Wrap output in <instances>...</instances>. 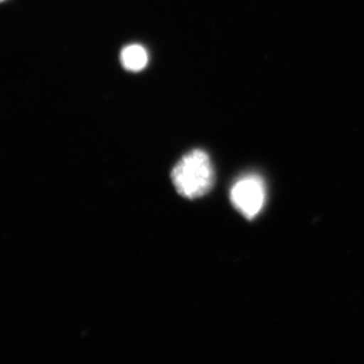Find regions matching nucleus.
Wrapping results in <instances>:
<instances>
[{
	"label": "nucleus",
	"mask_w": 364,
	"mask_h": 364,
	"mask_svg": "<svg viewBox=\"0 0 364 364\" xmlns=\"http://www.w3.org/2000/svg\"><path fill=\"white\" fill-rule=\"evenodd\" d=\"M171 181L177 192L186 198H198L207 195L215 182V171L208 154L193 150L182 156L171 171Z\"/></svg>",
	"instance_id": "nucleus-1"
},
{
	"label": "nucleus",
	"mask_w": 364,
	"mask_h": 364,
	"mask_svg": "<svg viewBox=\"0 0 364 364\" xmlns=\"http://www.w3.org/2000/svg\"><path fill=\"white\" fill-rule=\"evenodd\" d=\"M231 201L246 219H255L266 201L264 182L254 174L237 180L231 189Z\"/></svg>",
	"instance_id": "nucleus-2"
},
{
	"label": "nucleus",
	"mask_w": 364,
	"mask_h": 364,
	"mask_svg": "<svg viewBox=\"0 0 364 364\" xmlns=\"http://www.w3.org/2000/svg\"><path fill=\"white\" fill-rule=\"evenodd\" d=\"M120 61H122V65L124 66L127 70L139 72L147 65L149 55L144 46L130 45L123 49V52L120 54Z\"/></svg>",
	"instance_id": "nucleus-3"
},
{
	"label": "nucleus",
	"mask_w": 364,
	"mask_h": 364,
	"mask_svg": "<svg viewBox=\"0 0 364 364\" xmlns=\"http://www.w3.org/2000/svg\"><path fill=\"white\" fill-rule=\"evenodd\" d=\"M3 1H6V0H0V3H3Z\"/></svg>",
	"instance_id": "nucleus-4"
}]
</instances>
